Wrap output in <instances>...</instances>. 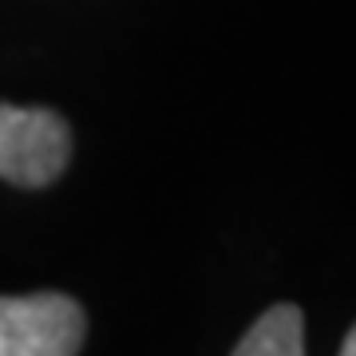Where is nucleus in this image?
<instances>
[{
    "instance_id": "1",
    "label": "nucleus",
    "mask_w": 356,
    "mask_h": 356,
    "mask_svg": "<svg viewBox=\"0 0 356 356\" xmlns=\"http://www.w3.org/2000/svg\"><path fill=\"white\" fill-rule=\"evenodd\" d=\"M72 159V131L64 115L48 107H13L0 103V178L40 191L64 175Z\"/></svg>"
},
{
    "instance_id": "2",
    "label": "nucleus",
    "mask_w": 356,
    "mask_h": 356,
    "mask_svg": "<svg viewBox=\"0 0 356 356\" xmlns=\"http://www.w3.org/2000/svg\"><path fill=\"white\" fill-rule=\"evenodd\" d=\"M83 332L88 317L64 293L0 297V356H76Z\"/></svg>"
},
{
    "instance_id": "3",
    "label": "nucleus",
    "mask_w": 356,
    "mask_h": 356,
    "mask_svg": "<svg viewBox=\"0 0 356 356\" xmlns=\"http://www.w3.org/2000/svg\"><path fill=\"white\" fill-rule=\"evenodd\" d=\"M234 356H305V317L297 305H273L250 325Z\"/></svg>"
},
{
    "instance_id": "4",
    "label": "nucleus",
    "mask_w": 356,
    "mask_h": 356,
    "mask_svg": "<svg viewBox=\"0 0 356 356\" xmlns=\"http://www.w3.org/2000/svg\"><path fill=\"white\" fill-rule=\"evenodd\" d=\"M341 356H356V325H353V332L344 337V344H341Z\"/></svg>"
}]
</instances>
